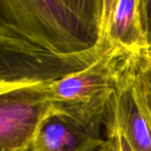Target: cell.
Segmentation results:
<instances>
[{
	"instance_id": "cell-2",
	"label": "cell",
	"mask_w": 151,
	"mask_h": 151,
	"mask_svg": "<svg viewBox=\"0 0 151 151\" xmlns=\"http://www.w3.org/2000/svg\"><path fill=\"white\" fill-rule=\"evenodd\" d=\"M127 58L111 49L86 69L46 84L52 108L80 118L106 120Z\"/></svg>"
},
{
	"instance_id": "cell-4",
	"label": "cell",
	"mask_w": 151,
	"mask_h": 151,
	"mask_svg": "<svg viewBox=\"0 0 151 151\" xmlns=\"http://www.w3.org/2000/svg\"><path fill=\"white\" fill-rule=\"evenodd\" d=\"M45 85L0 94V151H20L33 143L52 112Z\"/></svg>"
},
{
	"instance_id": "cell-9",
	"label": "cell",
	"mask_w": 151,
	"mask_h": 151,
	"mask_svg": "<svg viewBox=\"0 0 151 151\" xmlns=\"http://www.w3.org/2000/svg\"><path fill=\"white\" fill-rule=\"evenodd\" d=\"M105 136L106 139L113 143L116 151H133L125 137L116 128V126L107 119L105 120Z\"/></svg>"
},
{
	"instance_id": "cell-5",
	"label": "cell",
	"mask_w": 151,
	"mask_h": 151,
	"mask_svg": "<svg viewBox=\"0 0 151 151\" xmlns=\"http://www.w3.org/2000/svg\"><path fill=\"white\" fill-rule=\"evenodd\" d=\"M105 120H93L56 111L41 123L33 144L37 151H93L105 142Z\"/></svg>"
},
{
	"instance_id": "cell-8",
	"label": "cell",
	"mask_w": 151,
	"mask_h": 151,
	"mask_svg": "<svg viewBox=\"0 0 151 151\" xmlns=\"http://www.w3.org/2000/svg\"><path fill=\"white\" fill-rule=\"evenodd\" d=\"M127 67L138 103L151 123V52L129 57Z\"/></svg>"
},
{
	"instance_id": "cell-6",
	"label": "cell",
	"mask_w": 151,
	"mask_h": 151,
	"mask_svg": "<svg viewBox=\"0 0 151 151\" xmlns=\"http://www.w3.org/2000/svg\"><path fill=\"white\" fill-rule=\"evenodd\" d=\"M102 46L115 49L127 57L147 52L140 0H104Z\"/></svg>"
},
{
	"instance_id": "cell-3",
	"label": "cell",
	"mask_w": 151,
	"mask_h": 151,
	"mask_svg": "<svg viewBox=\"0 0 151 151\" xmlns=\"http://www.w3.org/2000/svg\"><path fill=\"white\" fill-rule=\"evenodd\" d=\"M103 47L75 56H60L0 35V94L44 85L88 67L105 53Z\"/></svg>"
},
{
	"instance_id": "cell-1",
	"label": "cell",
	"mask_w": 151,
	"mask_h": 151,
	"mask_svg": "<svg viewBox=\"0 0 151 151\" xmlns=\"http://www.w3.org/2000/svg\"><path fill=\"white\" fill-rule=\"evenodd\" d=\"M103 7L104 0H0V35L60 56L84 54L102 46Z\"/></svg>"
},
{
	"instance_id": "cell-10",
	"label": "cell",
	"mask_w": 151,
	"mask_h": 151,
	"mask_svg": "<svg viewBox=\"0 0 151 151\" xmlns=\"http://www.w3.org/2000/svg\"><path fill=\"white\" fill-rule=\"evenodd\" d=\"M140 12L146 42V53H148L151 52V0H140Z\"/></svg>"
},
{
	"instance_id": "cell-7",
	"label": "cell",
	"mask_w": 151,
	"mask_h": 151,
	"mask_svg": "<svg viewBox=\"0 0 151 151\" xmlns=\"http://www.w3.org/2000/svg\"><path fill=\"white\" fill-rule=\"evenodd\" d=\"M107 119L124 136L133 151H151V123L137 101L127 60L109 103Z\"/></svg>"
},
{
	"instance_id": "cell-12",
	"label": "cell",
	"mask_w": 151,
	"mask_h": 151,
	"mask_svg": "<svg viewBox=\"0 0 151 151\" xmlns=\"http://www.w3.org/2000/svg\"><path fill=\"white\" fill-rule=\"evenodd\" d=\"M20 151H37V149L35 148V146H34V144L32 143L30 146H28V147L24 148V149L20 150Z\"/></svg>"
},
{
	"instance_id": "cell-11",
	"label": "cell",
	"mask_w": 151,
	"mask_h": 151,
	"mask_svg": "<svg viewBox=\"0 0 151 151\" xmlns=\"http://www.w3.org/2000/svg\"><path fill=\"white\" fill-rule=\"evenodd\" d=\"M95 151H116V150H115V147H114L113 143H112L111 141H109V140L106 139L105 142Z\"/></svg>"
}]
</instances>
